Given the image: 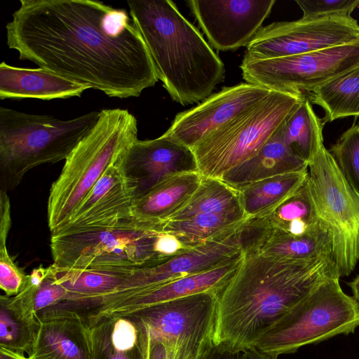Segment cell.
Returning <instances> with one entry per match:
<instances>
[{
	"mask_svg": "<svg viewBox=\"0 0 359 359\" xmlns=\"http://www.w3.org/2000/svg\"><path fill=\"white\" fill-rule=\"evenodd\" d=\"M304 94L271 90L261 102L203 138L192 150L203 177L220 178L255 156L283 126Z\"/></svg>",
	"mask_w": 359,
	"mask_h": 359,
	"instance_id": "cell-7",
	"label": "cell"
},
{
	"mask_svg": "<svg viewBox=\"0 0 359 359\" xmlns=\"http://www.w3.org/2000/svg\"><path fill=\"white\" fill-rule=\"evenodd\" d=\"M308 170L267 177L249 184L238 191L248 218L264 217L303 184Z\"/></svg>",
	"mask_w": 359,
	"mask_h": 359,
	"instance_id": "cell-26",
	"label": "cell"
},
{
	"mask_svg": "<svg viewBox=\"0 0 359 359\" xmlns=\"http://www.w3.org/2000/svg\"><path fill=\"white\" fill-rule=\"evenodd\" d=\"M303 18L342 14L351 15L359 7V0H297Z\"/></svg>",
	"mask_w": 359,
	"mask_h": 359,
	"instance_id": "cell-36",
	"label": "cell"
},
{
	"mask_svg": "<svg viewBox=\"0 0 359 359\" xmlns=\"http://www.w3.org/2000/svg\"><path fill=\"white\" fill-rule=\"evenodd\" d=\"M275 0H189V8L212 48L234 50L248 46L262 27Z\"/></svg>",
	"mask_w": 359,
	"mask_h": 359,
	"instance_id": "cell-14",
	"label": "cell"
},
{
	"mask_svg": "<svg viewBox=\"0 0 359 359\" xmlns=\"http://www.w3.org/2000/svg\"><path fill=\"white\" fill-rule=\"evenodd\" d=\"M247 219L208 242L187 250L156 266L136 269L122 286L102 301L109 308L142 290L203 272L240 259L252 249Z\"/></svg>",
	"mask_w": 359,
	"mask_h": 359,
	"instance_id": "cell-11",
	"label": "cell"
},
{
	"mask_svg": "<svg viewBox=\"0 0 359 359\" xmlns=\"http://www.w3.org/2000/svg\"><path fill=\"white\" fill-rule=\"evenodd\" d=\"M307 180L318 215L330 232L339 276H347L359 263V194L324 145L309 163Z\"/></svg>",
	"mask_w": 359,
	"mask_h": 359,
	"instance_id": "cell-9",
	"label": "cell"
},
{
	"mask_svg": "<svg viewBox=\"0 0 359 359\" xmlns=\"http://www.w3.org/2000/svg\"><path fill=\"white\" fill-rule=\"evenodd\" d=\"M332 277L340 278L332 257L291 261L258 252L244 254L217 293L213 341L255 346L296 304Z\"/></svg>",
	"mask_w": 359,
	"mask_h": 359,
	"instance_id": "cell-2",
	"label": "cell"
},
{
	"mask_svg": "<svg viewBox=\"0 0 359 359\" xmlns=\"http://www.w3.org/2000/svg\"><path fill=\"white\" fill-rule=\"evenodd\" d=\"M40 320L34 359H93L90 327L75 312L49 307L37 313Z\"/></svg>",
	"mask_w": 359,
	"mask_h": 359,
	"instance_id": "cell-19",
	"label": "cell"
},
{
	"mask_svg": "<svg viewBox=\"0 0 359 359\" xmlns=\"http://www.w3.org/2000/svg\"><path fill=\"white\" fill-rule=\"evenodd\" d=\"M347 285L351 289L353 297L359 303V275H358L353 280L348 282Z\"/></svg>",
	"mask_w": 359,
	"mask_h": 359,
	"instance_id": "cell-40",
	"label": "cell"
},
{
	"mask_svg": "<svg viewBox=\"0 0 359 359\" xmlns=\"http://www.w3.org/2000/svg\"><path fill=\"white\" fill-rule=\"evenodd\" d=\"M243 258L142 290L83 320L89 327L104 319L128 316L141 309L170 300L204 292L217 293L239 266Z\"/></svg>",
	"mask_w": 359,
	"mask_h": 359,
	"instance_id": "cell-18",
	"label": "cell"
},
{
	"mask_svg": "<svg viewBox=\"0 0 359 359\" xmlns=\"http://www.w3.org/2000/svg\"><path fill=\"white\" fill-rule=\"evenodd\" d=\"M241 208L237 190L219 178L202 176L198 188L190 199L168 221L182 220L201 215L228 212Z\"/></svg>",
	"mask_w": 359,
	"mask_h": 359,
	"instance_id": "cell-31",
	"label": "cell"
},
{
	"mask_svg": "<svg viewBox=\"0 0 359 359\" xmlns=\"http://www.w3.org/2000/svg\"><path fill=\"white\" fill-rule=\"evenodd\" d=\"M306 93L311 103L324 110V124L347 116H359V66Z\"/></svg>",
	"mask_w": 359,
	"mask_h": 359,
	"instance_id": "cell-27",
	"label": "cell"
},
{
	"mask_svg": "<svg viewBox=\"0 0 359 359\" xmlns=\"http://www.w3.org/2000/svg\"><path fill=\"white\" fill-rule=\"evenodd\" d=\"M158 80L182 105L202 101L223 81L224 66L199 30L170 0L128 1Z\"/></svg>",
	"mask_w": 359,
	"mask_h": 359,
	"instance_id": "cell-3",
	"label": "cell"
},
{
	"mask_svg": "<svg viewBox=\"0 0 359 359\" xmlns=\"http://www.w3.org/2000/svg\"><path fill=\"white\" fill-rule=\"evenodd\" d=\"M89 327L93 359H147L146 334L139 323L117 317Z\"/></svg>",
	"mask_w": 359,
	"mask_h": 359,
	"instance_id": "cell-24",
	"label": "cell"
},
{
	"mask_svg": "<svg viewBox=\"0 0 359 359\" xmlns=\"http://www.w3.org/2000/svg\"><path fill=\"white\" fill-rule=\"evenodd\" d=\"M126 156L107 168L65 226L52 234L104 229L131 219L138 186L126 173Z\"/></svg>",
	"mask_w": 359,
	"mask_h": 359,
	"instance_id": "cell-15",
	"label": "cell"
},
{
	"mask_svg": "<svg viewBox=\"0 0 359 359\" xmlns=\"http://www.w3.org/2000/svg\"><path fill=\"white\" fill-rule=\"evenodd\" d=\"M137 140V121L126 109H104L91 130L65 161L53 183L47 205L51 234L62 229L112 164Z\"/></svg>",
	"mask_w": 359,
	"mask_h": 359,
	"instance_id": "cell-5",
	"label": "cell"
},
{
	"mask_svg": "<svg viewBox=\"0 0 359 359\" xmlns=\"http://www.w3.org/2000/svg\"><path fill=\"white\" fill-rule=\"evenodd\" d=\"M26 359H34V358H31V357L28 356Z\"/></svg>",
	"mask_w": 359,
	"mask_h": 359,
	"instance_id": "cell-41",
	"label": "cell"
},
{
	"mask_svg": "<svg viewBox=\"0 0 359 359\" xmlns=\"http://www.w3.org/2000/svg\"><path fill=\"white\" fill-rule=\"evenodd\" d=\"M25 354L0 347V359H26Z\"/></svg>",
	"mask_w": 359,
	"mask_h": 359,
	"instance_id": "cell-39",
	"label": "cell"
},
{
	"mask_svg": "<svg viewBox=\"0 0 359 359\" xmlns=\"http://www.w3.org/2000/svg\"><path fill=\"white\" fill-rule=\"evenodd\" d=\"M359 66L356 41L304 54L269 59L243 57L246 83L269 90L303 93Z\"/></svg>",
	"mask_w": 359,
	"mask_h": 359,
	"instance_id": "cell-10",
	"label": "cell"
},
{
	"mask_svg": "<svg viewBox=\"0 0 359 359\" xmlns=\"http://www.w3.org/2000/svg\"><path fill=\"white\" fill-rule=\"evenodd\" d=\"M247 219L241 208L228 212L168 221L164 223L163 229L176 236L184 246L191 248L237 226Z\"/></svg>",
	"mask_w": 359,
	"mask_h": 359,
	"instance_id": "cell-30",
	"label": "cell"
},
{
	"mask_svg": "<svg viewBox=\"0 0 359 359\" xmlns=\"http://www.w3.org/2000/svg\"><path fill=\"white\" fill-rule=\"evenodd\" d=\"M324 125L304 95L282 126V136L285 143L309 163L323 146Z\"/></svg>",
	"mask_w": 359,
	"mask_h": 359,
	"instance_id": "cell-29",
	"label": "cell"
},
{
	"mask_svg": "<svg viewBox=\"0 0 359 359\" xmlns=\"http://www.w3.org/2000/svg\"><path fill=\"white\" fill-rule=\"evenodd\" d=\"M100 111L68 120L0 107V191L15 189L30 170L66 158L97 123Z\"/></svg>",
	"mask_w": 359,
	"mask_h": 359,
	"instance_id": "cell-6",
	"label": "cell"
},
{
	"mask_svg": "<svg viewBox=\"0 0 359 359\" xmlns=\"http://www.w3.org/2000/svg\"><path fill=\"white\" fill-rule=\"evenodd\" d=\"M281 128L255 156L231 168L219 179L238 191L267 177L307 170L309 163L285 143Z\"/></svg>",
	"mask_w": 359,
	"mask_h": 359,
	"instance_id": "cell-22",
	"label": "cell"
},
{
	"mask_svg": "<svg viewBox=\"0 0 359 359\" xmlns=\"http://www.w3.org/2000/svg\"><path fill=\"white\" fill-rule=\"evenodd\" d=\"M203 359H278V356L266 353L256 346L238 347L213 341Z\"/></svg>",
	"mask_w": 359,
	"mask_h": 359,
	"instance_id": "cell-38",
	"label": "cell"
},
{
	"mask_svg": "<svg viewBox=\"0 0 359 359\" xmlns=\"http://www.w3.org/2000/svg\"><path fill=\"white\" fill-rule=\"evenodd\" d=\"M125 168L137 184V196L177 174L198 172L190 147L164 133L152 139L137 140L127 154Z\"/></svg>",
	"mask_w": 359,
	"mask_h": 359,
	"instance_id": "cell-17",
	"label": "cell"
},
{
	"mask_svg": "<svg viewBox=\"0 0 359 359\" xmlns=\"http://www.w3.org/2000/svg\"><path fill=\"white\" fill-rule=\"evenodd\" d=\"M264 218L273 230L292 236L303 235L320 225L323 221L318 215L307 177L294 193Z\"/></svg>",
	"mask_w": 359,
	"mask_h": 359,
	"instance_id": "cell-28",
	"label": "cell"
},
{
	"mask_svg": "<svg viewBox=\"0 0 359 359\" xmlns=\"http://www.w3.org/2000/svg\"><path fill=\"white\" fill-rule=\"evenodd\" d=\"M329 151L344 179L359 194V124L346 130Z\"/></svg>",
	"mask_w": 359,
	"mask_h": 359,
	"instance_id": "cell-33",
	"label": "cell"
},
{
	"mask_svg": "<svg viewBox=\"0 0 359 359\" xmlns=\"http://www.w3.org/2000/svg\"><path fill=\"white\" fill-rule=\"evenodd\" d=\"M163 224L133 219L113 226L69 234H51L55 266L80 269H136L156 266L186 250Z\"/></svg>",
	"mask_w": 359,
	"mask_h": 359,
	"instance_id": "cell-4",
	"label": "cell"
},
{
	"mask_svg": "<svg viewBox=\"0 0 359 359\" xmlns=\"http://www.w3.org/2000/svg\"><path fill=\"white\" fill-rule=\"evenodd\" d=\"M56 281L69 292L64 303L77 314L90 309L100 299L118 290L135 269H80L50 265Z\"/></svg>",
	"mask_w": 359,
	"mask_h": 359,
	"instance_id": "cell-21",
	"label": "cell"
},
{
	"mask_svg": "<svg viewBox=\"0 0 359 359\" xmlns=\"http://www.w3.org/2000/svg\"><path fill=\"white\" fill-rule=\"evenodd\" d=\"M257 252L291 261L333 258L331 237L324 222L301 236L289 235L272 229Z\"/></svg>",
	"mask_w": 359,
	"mask_h": 359,
	"instance_id": "cell-25",
	"label": "cell"
},
{
	"mask_svg": "<svg viewBox=\"0 0 359 359\" xmlns=\"http://www.w3.org/2000/svg\"><path fill=\"white\" fill-rule=\"evenodd\" d=\"M8 233L0 232V287L9 297L15 296L25 286L29 275L13 262L6 248Z\"/></svg>",
	"mask_w": 359,
	"mask_h": 359,
	"instance_id": "cell-34",
	"label": "cell"
},
{
	"mask_svg": "<svg viewBox=\"0 0 359 359\" xmlns=\"http://www.w3.org/2000/svg\"><path fill=\"white\" fill-rule=\"evenodd\" d=\"M87 86L42 67L25 68L0 65V98H36L42 100L80 97Z\"/></svg>",
	"mask_w": 359,
	"mask_h": 359,
	"instance_id": "cell-20",
	"label": "cell"
},
{
	"mask_svg": "<svg viewBox=\"0 0 359 359\" xmlns=\"http://www.w3.org/2000/svg\"><path fill=\"white\" fill-rule=\"evenodd\" d=\"M142 327H143L142 325ZM143 329L147 338V359H203L213 343L212 341L198 346L180 347L153 339L149 336L144 327Z\"/></svg>",
	"mask_w": 359,
	"mask_h": 359,
	"instance_id": "cell-35",
	"label": "cell"
},
{
	"mask_svg": "<svg viewBox=\"0 0 359 359\" xmlns=\"http://www.w3.org/2000/svg\"><path fill=\"white\" fill-rule=\"evenodd\" d=\"M359 39V24L334 14L276 22L262 27L247 46L245 57L269 59L304 54Z\"/></svg>",
	"mask_w": 359,
	"mask_h": 359,
	"instance_id": "cell-12",
	"label": "cell"
},
{
	"mask_svg": "<svg viewBox=\"0 0 359 359\" xmlns=\"http://www.w3.org/2000/svg\"><path fill=\"white\" fill-rule=\"evenodd\" d=\"M271 90L248 83L223 87L177 114L165 133L192 149L210 133L261 102Z\"/></svg>",
	"mask_w": 359,
	"mask_h": 359,
	"instance_id": "cell-16",
	"label": "cell"
},
{
	"mask_svg": "<svg viewBox=\"0 0 359 359\" xmlns=\"http://www.w3.org/2000/svg\"><path fill=\"white\" fill-rule=\"evenodd\" d=\"M48 267L47 275L35 292L34 308L36 313L67 301L70 297L67 290L56 281L50 266Z\"/></svg>",
	"mask_w": 359,
	"mask_h": 359,
	"instance_id": "cell-37",
	"label": "cell"
},
{
	"mask_svg": "<svg viewBox=\"0 0 359 359\" xmlns=\"http://www.w3.org/2000/svg\"><path fill=\"white\" fill-rule=\"evenodd\" d=\"M201 178L198 172H190L161 182L135 198L131 208V219L149 224L168 222L190 199Z\"/></svg>",
	"mask_w": 359,
	"mask_h": 359,
	"instance_id": "cell-23",
	"label": "cell"
},
{
	"mask_svg": "<svg viewBox=\"0 0 359 359\" xmlns=\"http://www.w3.org/2000/svg\"><path fill=\"white\" fill-rule=\"evenodd\" d=\"M217 292L209 291L157 304L128 316L153 339L183 346L213 341Z\"/></svg>",
	"mask_w": 359,
	"mask_h": 359,
	"instance_id": "cell-13",
	"label": "cell"
},
{
	"mask_svg": "<svg viewBox=\"0 0 359 359\" xmlns=\"http://www.w3.org/2000/svg\"><path fill=\"white\" fill-rule=\"evenodd\" d=\"M6 30L20 60L111 97H139L158 80L125 9L93 0H20Z\"/></svg>",
	"mask_w": 359,
	"mask_h": 359,
	"instance_id": "cell-1",
	"label": "cell"
},
{
	"mask_svg": "<svg viewBox=\"0 0 359 359\" xmlns=\"http://www.w3.org/2000/svg\"><path fill=\"white\" fill-rule=\"evenodd\" d=\"M358 327L359 303L343 291L339 277H332L296 304L255 346L278 357L306 345L353 333Z\"/></svg>",
	"mask_w": 359,
	"mask_h": 359,
	"instance_id": "cell-8",
	"label": "cell"
},
{
	"mask_svg": "<svg viewBox=\"0 0 359 359\" xmlns=\"http://www.w3.org/2000/svg\"><path fill=\"white\" fill-rule=\"evenodd\" d=\"M39 327L40 323L22 319L0 298V347L31 355Z\"/></svg>",
	"mask_w": 359,
	"mask_h": 359,
	"instance_id": "cell-32",
	"label": "cell"
}]
</instances>
